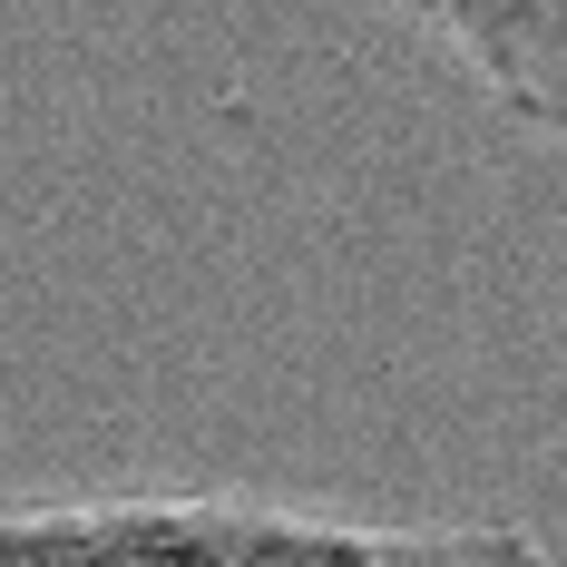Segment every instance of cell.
I'll return each mask as SVG.
<instances>
[{"label":"cell","instance_id":"6da1fadb","mask_svg":"<svg viewBox=\"0 0 567 567\" xmlns=\"http://www.w3.org/2000/svg\"><path fill=\"white\" fill-rule=\"evenodd\" d=\"M0 567H548L518 528H372L275 499H30L0 509Z\"/></svg>","mask_w":567,"mask_h":567},{"label":"cell","instance_id":"7a4b0ae2","mask_svg":"<svg viewBox=\"0 0 567 567\" xmlns=\"http://www.w3.org/2000/svg\"><path fill=\"white\" fill-rule=\"evenodd\" d=\"M421 30L518 127L567 137V0H460V10H421Z\"/></svg>","mask_w":567,"mask_h":567}]
</instances>
